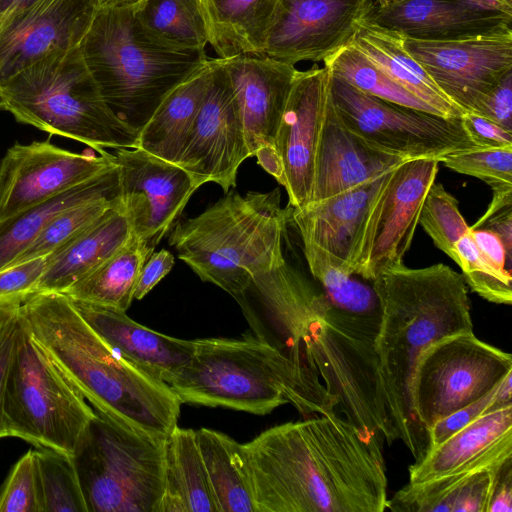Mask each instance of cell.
Returning a JSON list of instances; mask_svg holds the SVG:
<instances>
[{
  "label": "cell",
  "mask_w": 512,
  "mask_h": 512,
  "mask_svg": "<svg viewBox=\"0 0 512 512\" xmlns=\"http://www.w3.org/2000/svg\"><path fill=\"white\" fill-rule=\"evenodd\" d=\"M351 45L390 80L430 106L437 115L458 118L463 114L409 54L403 34L368 18L358 28Z\"/></svg>",
  "instance_id": "obj_29"
},
{
  "label": "cell",
  "mask_w": 512,
  "mask_h": 512,
  "mask_svg": "<svg viewBox=\"0 0 512 512\" xmlns=\"http://www.w3.org/2000/svg\"><path fill=\"white\" fill-rule=\"evenodd\" d=\"M372 285L381 306L375 347L389 418L397 440L419 462L429 438L413 404L415 368L432 343L473 331L467 285L462 274L443 263L398 264L380 272Z\"/></svg>",
  "instance_id": "obj_2"
},
{
  "label": "cell",
  "mask_w": 512,
  "mask_h": 512,
  "mask_svg": "<svg viewBox=\"0 0 512 512\" xmlns=\"http://www.w3.org/2000/svg\"><path fill=\"white\" fill-rule=\"evenodd\" d=\"M461 122L473 142L481 148H512V132L473 113H463Z\"/></svg>",
  "instance_id": "obj_50"
},
{
  "label": "cell",
  "mask_w": 512,
  "mask_h": 512,
  "mask_svg": "<svg viewBox=\"0 0 512 512\" xmlns=\"http://www.w3.org/2000/svg\"><path fill=\"white\" fill-rule=\"evenodd\" d=\"M202 1V0H201Z\"/></svg>",
  "instance_id": "obj_60"
},
{
  "label": "cell",
  "mask_w": 512,
  "mask_h": 512,
  "mask_svg": "<svg viewBox=\"0 0 512 512\" xmlns=\"http://www.w3.org/2000/svg\"><path fill=\"white\" fill-rule=\"evenodd\" d=\"M5 110L51 135L104 148H138L139 133L107 106L80 47L53 52L0 84Z\"/></svg>",
  "instance_id": "obj_7"
},
{
  "label": "cell",
  "mask_w": 512,
  "mask_h": 512,
  "mask_svg": "<svg viewBox=\"0 0 512 512\" xmlns=\"http://www.w3.org/2000/svg\"><path fill=\"white\" fill-rule=\"evenodd\" d=\"M512 372V356L473 331L446 336L421 354L414 372L415 413L427 430L489 393Z\"/></svg>",
  "instance_id": "obj_12"
},
{
  "label": "cell",
  "mask_w": 512,
  "mask_h": 512,
  "mask_svg": "<svg viewBox=\"0 0 512 512\" xmlns=\"http://www.w3.org/2000/svg\"><path fill=\"white\" fill-rule=\"evenodd\" d=\"M379 326L329 308L306 326L302 345L308 362L337 400L336 412L368 437L391 445L397 438L379 374Z\"/></svg>",
  "instance_id": "obj_8"
},
{
  "label": "cell",
  "mask_w": 512,
  "mask_h": 512,
  "mask_svg": "<svg viewBox=\"0 0 512 512\" xmlns=\"http://www.w3.org/2000/svg\"><path fill=\"white\" fill-rule=\"evenodd\" d=\"M419 224L434 245L458 264L456 244L470 231V226L459 210L458 201L442 184L434 182L429 188L421 208Z\"/></svg>",
  "instance_id": "obj_42"
},
{
  "label": "cell",
  "mask_w": 512,
  "mask_h": 512,
  "mask_svg": "<svg viewBox=\"0 0 512 512\" xmlns=\"http://www.w3.org/2000/svg\"><path fill=\"white\" fill-rule=\"evenodd\" d=\"M512 458V440L450 474L408 482L388 499L393 512H487L502 465Z\"/></svg>",
  "instance_id": "obj_24"
},
{
  "label": "cell",
  "mask_w": 512,
  "mask_h": 512,
  "mask_svg": "<svg viewBox=\"0 0 512 512\" xmlns=\"http://www.w3.org/2000/svg\"><path fill=\"white\" fill-rule=\"evenodd\" d=\"M100 198L121 199L115 164L65 192L0 221V270L9 266L56 215Z\"/></svg>",
  "instance_id": "obj_33"
},
{
  "label": "cell",
  "mask_w": 512,
  "mask_h": 512,
  "mask_svg": "<svg viewBox=\"0 0 512 512\" xmlns=\"http://www.w3.org/2000/svg\"><path fill=\"white\" fill-rule=\"evenodd\" d=\"M445 167L476 177L492 190L512 187V148H472L458 151L440 160Z\"/></svg>",
  "instance_id": "obj_44"
},
{
  "label": "cell",
  "mask_w": 512,
  "mask_h": 512,
  "mask_svg": "<svg viewBox=\"0 0 512 512\" xmlns=\"http://www.w3.org/2000/svg\"><path fill=\"white\" fill-rule=\"evenodd\" d=\"M220 60L237 101L250 157L273 176L274 138L297 69L266 55Z\"/></svg>",
  "instance_id": "obj_22"
},
{
  "label": "cell",
  "mask_w": 512,
  "mask_h": 512,
  "mask_svg": "<svg viewBox=\"0 0 512 512\" xmlns=\"http://www.w3.org/2000/svg\"><path fill=\"white\" fill-rule=\"evenodd\" d=\"M154 249L133 234L112 256L63 293L73 300L126 312L134 300L140 271Z\"/></svg>",
  "instance_id": "obj_35"
},
{
  "label": "cell",
  "mask_w": 512,
  "mask_h": 512,
  "mask_svg": "<svg viewBox=\"0 0 512 512\" xmlns=\"http://www.w3.org/2000/svg\"><path fill=\"white\" fill-rule=\"evenodd\" d=\"M71 301L90 327L124 360L167 384L193 356L194 340L151 330L116 308Z\"/></svg>",
  "instance_id": "obj_23"
},
{
  "label": "cell",
  "mask_w": 512,
  "mask_h": 512,
  "mask_svg": "<svg viewBox=\"0 0 512 512\" xmlns=\"http://www.w3.org/2000/svg\"><path fill=\"white\" fill-rule=\"evenodd\" d=\"M159 512H219L196 431L178 425L164 441Z\"/></svg>",
  "instance_id": "obj_31"
},
{
  "label": "cell",
  "mask_w": 512,
  "mask_h": 512,
  "mask_svg": "<svg viewBox=\"0 0 512 512\" xmlns=\"http://www.w3.org/2000/svg\"><path fill=\"white\" fill-rule=\"evenodd\" d=\"M394 1L398 0H374L375 6H386Z\"/></svg>",
  "instance_id": "obj_58"
},
{
  "label": "cell",
  "mask_w": 512,
  "mask_h": 512,
  "mask_svg": "<svg viewBox=\"0 0 512 512\" xmlns=\"http://www.w3.org/2000/svg\"><path fill=\"white\" fill-rule=\"evenodd\" d=\"M390 172L327 199L292 207L290 220L299 231L302 242L325 250L341 269L352 274L359 234Z\"/></svg>",
  "instance_id": "obj_25"
},
{
  "label": "cell",
  "mask_w": 512,
  "mask_h": 512,
  "mask_svg": "<svg viewBox=\"0 0 512 512\" xmlns=\"http://www.w3.org/2000/svg\"><path fill=\"white\" fill-rule=\"evenodd\" d=\"M487 512H512V458L498 471Z\"/></svg>",
  "instance_id": "obj_53"
},
{
  "label": "cell",
  "mask_w": 512,
  "mask_h": 512,
  "mask_svg": "<svg viewBox=\"0 0 512 512\" xmlns=\"http://www.w3.org/2000/svg\"><path fill=\"white\" fill-rule=\"evenodd\" d=\"M249 157L237 101L216 57L206 95L176 164L199 186L214 182L227 193L236 185L239 166Z\"/></svg>",
  "instance_id": "obj_20"
},
{
  "label": "cell",
  "mask_w": 512,
  "mask_h": 512,
  "mask_svg": "<svg viewBox=\"0 0 512 512\" xmlns=\"http://www.w3.org/2000/svg\"><path fill=\"white\" fill-rule=\"evenodd\" d=\"M105 149L99 156L74 153L48 140L15 143L0 161V221L75 187L113 166Z\"/></svg>",
  "instance_id": "obj_17"
},
{
  "label": "cell",
  "mask_w": 512,
  "mask_h": 512,
  "mask_svg": "<svg viewBox=\"0 0 512 512\" xmlns=\"http://www.w3.org/2000/svg\"><path fill=\"white\" fill-rule=\"evenodd\" d=\"M331 96L343 124L376 150L406 160H441L477 148L461 117L444 118L367 95L332 75Z\"/></svg>",
  "instance_id": "obj_11"
},
{
  "label": "cell",
  "mask_w": 512,
  "mask_h": 512,
  "mask_svg": "<svg viewBox=\"0 0 512 512\" xmlns=\"http://www.w3.org/2000/svg\"><path fill=\"white\" fill-rule=\"evenodd\" d=\"M140 0H111V6L131 7L136 5ZM109 6V5H108Z\"/></svg>",
  "instance_id": "obj_57"
},
{
  "label": "cell",
  "mask_w": 512,
  "mask_h": 512,
  "mask_svg": "<svg viewBox=\"0 0 512 512\" xmlns=\"http://www.w3.org/2000/svg\"><path fill=\"white\" fill-rule=\"evenodd\" d=\"M471 113L512 132V71L502 77Z\"/></svg>",
  "instance_id": "obj_48"
},
{
  "label": "cell",
  "mask_w": 512,
  "mask_h": 512,
  "mask_svg": "<svg viewBox=\"0 0 512 512\" xmlns=\"http://www.w3.org/2000/svg\"><path fill=\"white\" fill-rule=\"evenodd\" d=\"M489 229L503 240L507 251L512 253V205L491 213H485L470 229Z\"/></svg>",
  "instance_id": "obj_54"
},
{
  "label": "cell",
  "mask_w": 512,
  "mask_h": 512,
  "mask_svg": "<svg viewBox=\"0 0 512 512\" xmlns=\"http://www.w3.org/2000/svg\"><path fill=\"white\" fill-rule=\"evenodd\" d=\"M46 267V256L0 270V308L21 305L34 293Z\"/></svg>",
  "instance_id": "obj_47"
},
{
  "label": "cell",
  "mask_w": 512,
  "mask_h": 512,
  "mask_svg": "<svg viewBox=\"0 0 512 512\" xmlns=\"http://www.w3.org/2000/svg\"><path fill=\"white\" fill-rule=\"evenodd\" d=\"M332 74L316 64L297 70L273 144V177L286 189L289 205L312 201L317 152L331 103Z\"/></svg>",
  "instance_id": "obj_14"
},
{
  "label": "cell",
  "mask_w": 512,
  "mask_h": 512,
  "mask_svg": "<svg viewBox=\"0 0 512 512\" xmlns=\"http://www.w3.org/2000/svg\"><path fill=\"white\" fill-rule=\"evenodd\" d=\"M383 445L337 412L273 426L242 444L257 512H384Z\"/></svg>",
  "instance_id": "obj_1"
},
{
  "label": "cell",
  "mask_w": 512,
  "mask_h": 512,
  "mask_svg": "<svg viewBox=\"0 0 512 512\" xmlns=\"http://www.w3.org/2000/svg\"><path fill=\"white\" fill-rule=\"evenodd\" d=\"M215 65L216 58H207L166 96L140 130L138 148L177 163L206 95Z\"/></svg>",
  "instance_id": "obj_30"
},
{
  "label": "cell",
  "mask_w": 512,
  "mask_h": 512,
  "mask_svg": "<svg viewBox=\"0 0 512 512\" xmlns=\"http://www.w3.org/2000/svg\"><path fill=\"white\" fill-rule=\"evenodd\" d=\"M276 0H202L208 44L218 58L263 55Z\"/></svg>",
  "instance_id": "obj_34"
},
{
  "label": "cell",
  "mask_w": 512,
  "mask_h": 512,
  "mask_svg": "<svg viewBox=\"0 0 512 512\" xmlns=\"http://www.w3.org/2000/svg\"><path fill=\"white\" fill-rule=\"evenodd\" d=\"M189 363L168 384L182 403L266 415L292 404L305 418L336 412L317 371L258 337L194 340Z\"/></svg>",
  "instance_id": "obj_4"
},
{
  "label": "cell",
  "mask_w": 512,
  "mask_h": 512,
  "mask_svg": "<svg viewBox=\"0 0 512 512\" xmlns=\"http://www.w3.org/2000/svg\"><path fill=\"white\" fill-rule=\"evenodd\" d=\"M405 161L374 149L352 133L339 118L331 99L317 152L312 201L377 178Z\"/></svg>",
  "instance_id": "obj_27"
},
{
  "label": "cell",
  "mask_w": 512,
  "mask_h": 512,
  "mask_svg": "<svg viewBox=\"0 0 512 512\" xmlns=\"http://www.w3.org/2000/svg\"><path fill=\"white\" fill-rule=\"evenodd\" d=\"M5 108H6V101H5L4 95L2 93V90L0 88V111L5 110Z\"/></svg>",
  "instance_id": "obj_59"
},
{
  "label": "cell",
  "mask_w": 512,
  "mask_h": 512,
  "mask_svg": "<svg viewBox=\"0 0 512 512\" xmlns=\"http://www.w3.org/2000/svg\"><path fill=\"white\" fill-rule=\"evenodd\" d=\"M79 47L107 106L138 133L208 58L205 49L180 50L147 35L132 6L101 7Z\"/></svg>",
  "instance_id": "obj_6"
},
{
  "label": "cell",
  "mask_w": 512,
  "mask_h": 512,
  "mask_svg": "<svg viewBox=\"0 0 512 512\" xmlns=\"http://www.w3.org/2000/svg\"><path fill=\"white\" fill-rule=\"evenodd\" d=\"M0 512H44L36 450L13 466L0 492Z\"/></svg>",
  "instance_id": "obj_45"
},
{
  "label": "cell",
  "mask_w": 512,
  "mask_h": 512,
  "mask_svg": "<svg viewBox=\"0 0 512 512\" xmlns=\"http://www.w3.org/2000/svg\"><path fill=\"white\" fill-rule=\"evenodd\" d=\"M19 322L94 410L136 433L165 441L182 402L171 387L124 360L61 292L31 294Z\"/></svg>",
  "instance_id": "obj_3"
},
{
  "label": "cell",
  "mask_w": 512,
  "mask_h": 512,
  "mask_svg": "<svg viewBox=\"0 0 512 512\" xmlns=\"http://www.w3.org/2000/svg\"><path fill=\"white\" fill-rule=\"evenodd\" d=\"M439 164L437 159H412L391 170L365 218L352 274L372 282L383 270L404 263Z\"/></svg>",
  "instance_id": "obj_13"
},
{
  "label": "cell",
  "mask_w": 512,
  "mask_h": 512,
  "mask_svg": "<svg viewBox=\"0 0 512 512\" xmlns=\"http://www.w3.org/2000/svg\"><path fill=\"white\" fill-rule=\"evenodd\" d=\"M458 266L473 292L495 304H512V276L493 265L478 249L470 231L456 244Z\"/></svg>",
  "instance_id": "obj_43"
},
{
  "label": "cell",
  "mask_w": 512,
  "mask_h": 512,
  "mask_svg": "<svg viewBox=\"0 0 512 512\" xmlns=\"http://www.w3.org/2000/svg\"><path fill=\"white\" fill-rule=\"evenodd\" d=\"M405 47L463 113L512 71V29L445 41L405 37Z\"/></svg>",
  "instance_id": "obj_16"
},
{
  "label": "cell",
  "mask_w": 512,
  "mask_h": 512,
  "mask_svg": "<svg viewBox=\"0 0 512 512\" xmlns=\"http://www.w3.org/2000/svg\"><path fill=\"white\" fill-rule=\"evenodd\" d=\"M19 306L0 308V438L5 437L3 401L8 371L19 329Z\"/></svg>",
  "instance_id": "obj_49"
},
{
  "label": "cell",
  "mask_w": 512,
  "mask_h": 512,
  "mask_svg": "<svg viewBox=\"0 0 512 512\" xmlns=\"http://www.w3.org/2000/svg\"><path fill=\"white\" fill-rule=\"evenodd\" d=\"M17 0H0V21L10 11Z\"/></svg>",
  "instance_id": "obj_56"
},
{
  "label": "cell",
  "mask_w": 512,
  "mask_h": 512,
  "mask_svg": "<svg viewBox=\"0 0 512 512\" xmlns=\"http://www.w3.org/2000/svg\"><path fill=\"white\" fill-rule=\"evenodd\" d=\"M256 337L298 364L314 368L302 345L306 326L330 306L321 291L286 261L255 277L237 300Z\"/></svg>",
  "instance_id": "obj_19"
},
{
  "label": "cell",
  "mask_w": 512,
  "mask_h": 512,
  "mask_svg": "<svg viewBox=\"0 0 512 512\" xmlns=\"http://www.w3.org/2000/svg\"><path fill=\"white\" fill-rule=\"evenodd\" d=\"M292 207L278 188L244 196L232 190L199 215L173 226L169 244L202 281L238 300L253 279L284 263Z\"/></svg>",
  "instance_id": "obj_5"
},
{
  "label": "cell",
  "mask_w": 512,
  "mask_h": 512,
  "mask_svg": "<svg viewBox=\"0 0 512 512\" xmlns=\"http://www.w3.org/2000/svg\"><path fill=\"white\" fill-rule=\"evenodd\" d=\"M99 0H39L0 21V84L53 52L79 47Z\"/></svg>",
  "instance_id": "obj_21"
},
{
  "label": "cell",
  "mask_w": 512,
  "mask_h": 512,
  "mask_svg": "<svg viewBox=\"0 0 512 512\" xmlns=\"http://www.w3.org/2000/svg\"><path fill=\"white\" fill-rule=\"evenodd\" d=\"M374 0H276L263 55L296 65L324 62L351 44Z\"/></svg>",
  "instance_id": "obj_15"
},
{
  "label": "cell",
  "mask_w": 512,
  "mask_h": 512,
  "mask_svg": "<svg viewBox=\"0 0 512 512\" xmlns=\"http://www.w3.org/2000/svg\"><path fill=\"white\" fill-rule=\"evenodd\" d=\"M196 435L219 512H257L242 459V444L208 428L196 430Z\"/></svg>",
  "instance_id": "obj_36"
},
{
  "label": "cell",
  "mask_w": 512,
  "mask_h": 512,
  "mask_svg": "<svg viewBox=\"0 0 512 512\" xmlns=\"http://www.w3.org/2000/svg\"><path fill=\"white\" fill-rule=\"evenodd\" d=\"M509 404H512V372L480 399L434 423L428 430V451L478 417Z\"/></svg>",
  "instance_id": "obj_46"
},
{
  "label": "cell",
  "mask_w": 512,
  "mask_h": 512,
  "mask_svg": "<svg viewBox=\"0 0 512 512\" xmlns=\"http://www.w3.org/2000/svg\"><path fill=\"white\" fill-rule=\"evenodd\" d=\"M173 265L174 257L168 250L153 251L140 271L134 299H143L171 271Z\"/></svg>",
  "instance_id": "obj_51"
},
{
  "label": "cell",
  "mask_w": 512,
  "mask_h": 512,
  "mask_svg": "<svg viewBox=\"0 0 512 512\" xmlns=\"http://www.w3.org/2000/svg\"><path fill=\"white\" fill-rule=\"evenodd\" d=\"M302 244L309 271L330 308L350 318L380 324L381 306L372 282L341 269L320 247Z\"/></svg>",
  "instance_id": "obj_37"
},
{
  "label": "cell",
  "mask_w": 512,
  "mask_h": 512,
  "mask_svg": "<svg viewBox=\"0 0 512 512\" xmlns=\"http://www.w3.org/2000/svg\"><path fill=\"white\" fill-rule=\"evenodd\" d=\"M512 440V404L470 422L409 467V482H423L461 469Z\"/></svg>",
  "instance_id": "obj_32"
},
{
  "label": "cell",
  "mask_w": 512,
  "mask_h": 512,
  "mask_svg": "<svg viewBox=\"0 0 512 512\" xmlns=\"http://www.w3.org/2000/svg\"><path fill=\"white\" fill-rule=\"evenodd\" d=\"M36 458L44 512H87L71 457L38 448Z\"/></svg>",
  "instance_id": "obj_40"
},
{
  "label": "cell",
  "mask_w": 512,
  "mask_h": 512,
  "mask_svg": "<svg viewBox=\"0 0 512 512\" xmlns=\"http://www.w3.org/2000/svg\"><path fill=\"white\" fill-rule=\"evenodd\" d=\"M369 19L405 37L445 41L512 29V17L480 13L462 0H398L375 6Z\"/></svg>",
  "instance_id": "obj_26"
},
{
  "label": "cell",
  "mask_w": 512,
  "mask_h": 512,
  "mask_svg": "<svg viewBox=\"0 0 512 512\" xmlns=\"http://www.w3.org/2000/svg\"><path fill=\"white\" fill-rule=\"evenodd\" d=\"M70 457L87 512H159L164 441L95 411Z\"/></svg>",
  "instance_id": "obj_9"
},
{
  "label": "cell",
  "mask_w": 512,
  "mask_h": 512,
  "mask_svg": "<svg viewBox=\"0 0 512 512\" xmlns=\"http://www.w3.org/2000/svg\"><path fill=\"white\" fill-rule=\"evenodd\" d=\"M94 415L19 322L3 401L5 437L71 456Z\"/></svg>",
  "instance_id": "obj_10"
},
{
  "label": "cell",
  "mask_w": 512,
  "mask_h": 512,
  "mask_svg": "<svg viewBox=\"0 0 512 512\" xmlns=\"http://www.w3.org/2000/svg\"><path fill=\"white\" fill-rule=\"evenodd\" d=\"M323 63L333 76L344 80L367 95L436 114L430 106L390 80L351 44L339 50Z\"/></svg>",
  "instance_id": "obj_39"
},
{
  "label": "cell",
  "mask_w": 512,
  "mask_h": 512,
  "mask_svg": "<svg viewBox=\"0 0 512 512\" xmlns=\"http://www.w3.org/2000/svg\"><path fill=\"white\" fill-rule=\"evenodd\" d=\"M112 157L132 233L155 248L200 186L179 165L141 148H117Z\"/></svg>",
  "instance_id": "obj_18"
},
{
  "label": "cell",
  "mask_w": 512,
  "mask_h": 512,
  "mask_svg": "<svg viewBox=\"0 0 512 512\" xmlns=\"http://www.w3.org/2000/svg\"><path fill=\"white\" fill-rule=\"evenodd\" d=\"M132 235L123 204L109 208L92 224L46 256V267L34 293H63L112 256Z\"/></svg>",
  "instance_id": "obj_28"
},
{
  "label": "cell",
  "mask_w": 512,
  "mask_h": 512,
  "mask_svg": "<svg viewBox=\"0 0 512 512\" xmlns=\"http://www.w3.org/2000/svg\"><path fill=\"white\" fill-rule=\"evenodd\" d=\"M122 204V199L100 198L77 204L62 211L40 231L9 266L49 255L92 224L106 210Z\"/></svg>",
  "instance_id": "obj_41"
},
{
  "label": "cell",
  "mask_w": 512,
  "mask_h": 512,
  "mask_svg": "<svg viewBox=\"0 0 512 512\" xmlns=\"http://www.w3.org/2000/svg\"><path fill=\"white\" fill-rule=\"evenodd\" d=\"M132 7L143 31L164 45L198 50L208 44L201 0H140Z\"/></svg>",
  "instance_id": "obj_38"
},
{
  "label": "cell",
  "mask_w": 512,
  "mask_h": 512,
  "mask_svg": "<svg viewBox=\"0 0 512 512\" xmlns=\"http://www.w3.org/2000/svg\"><path fill=\"white\" fill-rule=\"evenodd\" d=\"M470 234L480 252L498 269L511 273V254L502 238L489 229H470Z\"/></svg>",
  "instance_id": "obj_52"
},
{
  "label": "cell",
  "mask_w": 512,
  "mask_h": 512,
  "mask_svg": "<svg viewBox=\"0 0 512 512\" xmlns=\"http://www.w3.org/2000/svg\"><path fill=\"white\" fill-rule=\"evenodd\" d=\"M37 1H39V0H17L15 2V4L12 6V8L10 9V11L4 17L14 14V13H17V12H20V11L30 7ZM99 1L101 2L102 6H108L111 4V0H99Z\"/></svg>",
  "instance_id": "obj_55"
}]
</instances>
